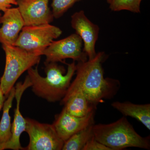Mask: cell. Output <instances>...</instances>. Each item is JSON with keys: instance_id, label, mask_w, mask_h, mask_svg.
I'll return each mask as SVG.
<instances>
[{"instance_id": "7402d4cb", "label": "cell", "mask_w": 150, "mask_h": 150, "mask_svg": "<svg viewBox=\"0 0 150 150\" xmlns=\"http://www.w3.org/2000/svg\"><path fill=\"white\" fill-rule=\"evenodd\" d=\"M106 1H107L108 3V4H110V2H111V0H106Z\"/></svg>"}, {"instance_id": "e0dca14e", "label": "cell", "mask_w": 150, "mask_h": 150, "mask_svg": "<svg viewBox=\"0 0 150 150\" xmlns=\"http://www.w3.org/2000/svg\"><path fill=\"white\" fill-rule=\"evenodd\" d=\"M143 0H111L110 8L113 11L127 10L132 12H140V5Z\"/></svg>"}, {"instance_id": "3957f363", "label": "cell", "mask_w": 150, "mask_h": 150, "mask_svg": "<svg viewBox=\"0 0 150 150\" xmlns=\"http://www.w3.org/2000/svg\"><path fill=\"white\" fill-rule=\"evenodd\" d=\"M94 137L112 150L129 147L149 150V137H143L138 134L125 117L109 124H94Z\"/></svg>"}, {"instance_id": "6da1fadb", "label": "cell", "mask_w": 150, "mask_h": 150, "mask_svg": "<svg viewBox=\"0 0 150 150\" xmlns=\"http://www.w3.org/2000/svg\"><path fill=\"white\" fill-rule=\"evenodd\" d=\"M104 56V52H100L91 60L78 62L76 65V76L62 99L75 93H81L96 106L103 99L113 95L118 88L119 82L104 77L102 63Z\"/></svg>"}, {"instance_id": "8992f818", "label": "cell", "mask_w": 150, "mask_h": 150, "mask_svg": "<svg viewBox=\"0 0 150 150\" xmlns=\"http://www.w3.org/2000/svg\"><path fill=\"white\" fill-rule=\"evenodd\" d=\"M25 132L29 137L26 150H61L64 142L59 137L53 124L40 123L25 118Z\"/></svg>"}, {"instance_id": "ba28073f", "label": "cell", "mask_w": 150, "mask_h": 150, "mask_svg": "<svg viewBox=\"0 0 150 150\" xmlns=\"http://www.w3.org/2000/svg\"><path fill=\"white\" fill-rule=\"evenodd\" d=\"M25 26L50 24L54 20L49 0H16Z\"/></svg>"}, {"instance_id": "9a60e30c", "label": "cell", "mask_w": 150, "mask_h": 150, "mask_svg": "<svg viewBox=\"0 0 150 150\" xmlns=\"http://www.w3.org/2000/svg\"><path fill=\"white\" fill-rule=\"evenodd\" d=\"M15 96V88L13 87L4 102L3 112L0 121V143H5L11 137V124L9 111L12 106L13 101Z\"/></svg>"}, {"instance_id": "2e32d148", "label": "cell", "mask_w": 150, "mask_h": 150, "mask_svg": "<svg viewBox=\"0 0 150 150\" xmlns=\"http://www.w3.org/2000/svg\"><path fill=\"white\" fill-rule=\"evenodd\" d=\"M93 124L74 134L64 143L63 150H83L86 143L94 137Z\"/></svg>"}, {"instance_id": "603a6c76", "label": "cell", "mask_w": 150, "mask_h": 150, "mask_svg": "<svg viewBox=\"0 0 150 150\" xmlns=\"http://www.w3.org/2000/svg\"><path fill=\"white\" fill-rule=\"evenodd\" d=\"M1 16H2L1 13H0V17Z\"/></svg>"}, {"instance_id": "7c38bea8", "label": "cell", "mask_w": 150, "mask_h": 150, "mask_svg": "<svg viewBox=\"0 0 150 150\" xmlns=\"http://www.w3.org/2000/svg\"><path fill=\"white\" fill-rule=\"evenodd\" d=\"M0 17V43L14 46L19 32L24 27L23 19L18 8L7 9Z\"/></svg>"}, {"instance_id": "d6986e66", "label": "cell", "mask_w": 150, "mask_h": 150, "mask_svg": "<svg viewBox=\"0 0 150 150\" xmlns=\"http://www.w3.org/2000/svg\"><path fill=\"white\" fill-rule=\"evenodd\" d=\"M83 150H112L107 146L98 142L94 137L88 141Z\"/></svg>"}, {"instance_id": "9c48e42d", "label": "cell", "mask_w": 150, "mask_h": 150, "mask_svg": "<svg viewBox=\"0 0 150 150\" xmlns=\"http://www.w3.org/2000/svg\"><path fill=\"white\" fill-rule=\"evenodd\" d=\"M71 25L83 42L84 52L88 60H91L96 56L95 46L98 38L99 28L90 21L83 11L73 14L71 16Z\"/></svg>"}, {"instance_id": "44dd1931", "label": "cell", "mask_w": 150, "mask_h": 150, "mask_svg": "<svg viewBox=\"0 0 150 150\" xmlns=\"http://www.w3.org/2000/svg\"><path fill=\"white\" fill-rule=\"evenodd\" d=\"M6 96L4 95L1 89L0 88V111L3 108V105H4V102L6 99Z\"/></svg>"}, {"instance_id": "7a4b0ae2", "label": "cell", "mask_w": 150, "mask_h": 150, "mask_svg": "<svg viewBox=\"0 0 150 150\" xmlns=\"http://www.w3.org/2000/svg\"><path fill=\"white\" fill-rule=\"evenodd\" d=\"M68 69L56 62H44L46 77L40 76L38 66L35 69L28 70L32 85V90L35 95L48 102L61 101L66 95L76 71L75 61L68 64Z\"/></svg>"}, {"instance_id": "ac0fdd59", "label": "cell", "mask_w": 150, "mask_h": 150, "mask_svg": "<svg viewBox=\"0 0 150 150\" xmlns=\"http://www.w3.org/2000/svg\"><path fill=\"white\" fill-rule=\"evenodd\" d=\"M80 0H52L51 7L54 18H59Z\"/></svg>"}, {"instance_id": "4fadbf2b", "label": "cell", "mask_w": 150, "mask_h": 150, "mask_svg": "<svg viewBox=\"0 0 150 150\" xmlns=\"http://www.w3.org/2000/svg\"><path fill=\"white\" fill-rule=\"evenodd\" d=\"M111 106L123 115L137 119L150 130V104H136L129 102L112 103Z\"/></svg>"}, {"instance_id": "ffe728a7", "label": "cell", "mask_w": 150, "mask_h": 150, "mask_svg": "<svg viewBox=\"0 0 150 150\" xmlns=\"http://www.w3.org/2000/svg\"><path fill=\"white\" fill-rule=\"evenodd\" d=\"M12 5L17 6L16 0H0V10L4 12L11 8Z\"/></svg>"}, {"instance_id": "5bb4252c", "label": "cell", "mask_w": 150, "mask_h": 150, "mask_svg": "<svg viewBox=\"0 0 150 150\" xmlns=\"http://www.w3.org/2000/svg\"><path fill=\"white\" fill-rule=\"evenodd\" d=\"M67 112L74 116L83 117L95 111L96 106L81 93H75L61 101Z\"/></svg>"}, {"instance_id": "52a82bcc", "label": "cell", "mask_w": 150, "mask_h": 150, "mask_svg": "<svg viewBox=\"0 0 150 150\" xmlns=\"http://www.w3.org/2000/svg\"><path fill=\"white\" fill-rule=\"evenodd\" d=\"M83 42L77 33L58 41H53L42 53L46 56V62H63L67 59L74 61L86 62L87 56L84 52Z\"/></svg>"}, {"instance_id": "30bf717a", "label": "cell", "mask_w": 150, "mask_h": 150, "mask_svg": "<svg viewBox=\"0 0 150 150\" xmlns=\"http://www.w3.org/2000/svg\"><path fill=\"white\" fill-rule=\"evenodd\" d=\"M31 85L32 83L28 75L23 83L18 82L17 83L15 88V96L16 100V107L14 110L13 121L11 126V137L8 142L0 143V150H23L20 139L23 132L25 131L26 121L20 110V104L23 93L26 89L31 87Z\"/></svg>"}, {"instance_id": "8fae6325", "label": "cell", "mask_w": 150, "mask_h": 150, "mask_svg": "<svg viewBox=\"0 0 150 150\" xmlns=\"http://www.w3.org/2000/svg\"><path fill=\"white\" fill-rule=\"evenodd\" d=\"M95 111L83 117L74 116L67 112L64 108L55 116L53 125L59 137L66 142L74 134L94 123Z\"/></svg>"}, {"instance_id": "277c9868", "label": "cell", "mask_w": 150, "mask_h": 150, "mask_svg": "<svg viewBox=\"0 0 150 150\" xmlns=\"http://www.w3.org/2000/svg\"><path fill=\"white\" fill-rule=\"evenodd\" d=\"M2 45L5 53L6 65L0 80V88L4 95L7 96L21 76L30 68L38 64L40 56L17 46Z\"/></svg>"}, {"instance_id": "5b68a950", "label": "cell", "mask_w": 150, "mask_h": 150, "mask_svg": "<svg viewBox=\"0 0 150 150\" xmlns=\"http://www.w3.org/2000/svg\"><path fill=\"white\" fill-rule=\"evenodd\" d=\"M21 30L14 46L40 56L54 39L62 33L59 27L50 24L24 26Z\"/></svg>"}]
</instances>
